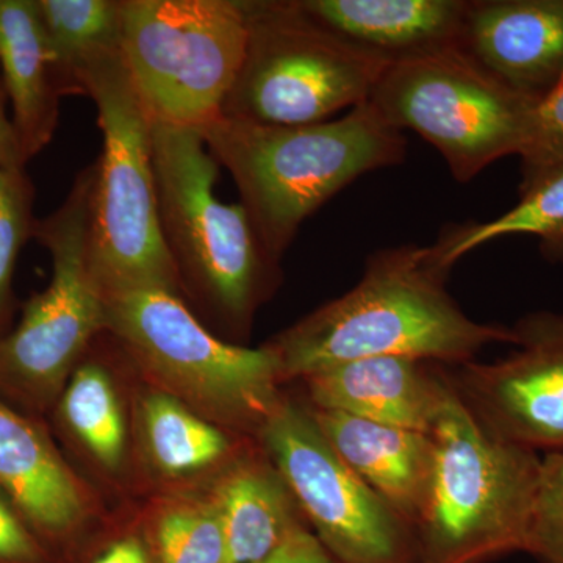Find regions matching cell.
<instances>
[{"mask_svg":"<svg viewBox=\"0 0 563 563\" xmlns=\"http://www.w3.org/2000/svg\"><path fill=\"white\" fill-rule=\"evenodd\" d=\"M368 102L393 128L431 143L459 184L501 158L520 157L537 103L461 47L387 66Z\"/></svg>","mask_w":563,"mask_h":563,"instance_id":"10","label":"cell"},{"mask_svg":"<svg viewBox=\"0 0 563 563\" xmlns=\"http://www.w3.org/2000/svg\"><path fill=\"white\" fill-rule=\"evenodd\" d=\"M210 496L224 523L229 563L261 562L306 528L295 495L262 446L224 466Z\"/></svg>","mask_w":563,"mask_h":563,"instance_id":"19","label":"cell"},{"mask_svg":"<svg viewBox=\"0 0 563 563\" xmlns=\"http://www.w3.org/2000/svg\"><path fill=\"white\" fill-rule=\"evenodd\" d=\"M33 202L35 187L25 166H0V339L11 331L14 269L32 239Z\"/></svg>","mask_w":563,"mask_h":563,"instance_id":"25","label":"cell"},{"mask_svg":"<svg viewBox=\"0 0 563 563\" xmlns=\"http://www.w3.org/2000/svg\"><path fill=\"white\" fill-rule=\"evenodd\" d=\"M0 563H57L20 510L0 490Z\"/></svg>","mask_w":563,"mask_h":563,"instance_id":"28","label":"cell"},{"mask_svg":"<svg viewBox=\"0 0 563 563\" xmlns=\"http://www.w3.org/2000/svg\"><path fill=\"white\" fill-rule=\"evenodd\" d=\"M96 163L77 174L65 201L33 224L52 258V279L0 339V396L24 412L54 409L70 374L106 331V303L90 261Z\"/></svg>","mask_w":563,"mask_h":563,"instance_id":"7","label":"cell"},{"mask_svg":"<svg viewBox=\"0 0 563 563\" xmlns=\"http://www.w3.org/2000/svg\"><path fill=\"white\" fill-rule=\"evenodd\" d=\"M309 409L340 459L415 531L428 504L435 468L431 433Z\"/></svg>","mask_w":563,"mask_h":563,"instance_id":"17","label":"cell"},{"mask_svg":"<svg viewBox=\"0 0 563 563\" xmlns=\"http://www.w3.org/2000/svg\"><path fill=\"white\" fill-rule=\"evenodd\" d=\"M525 553L563 563V451L543 454Z\"/></svg>","mask_w":563,"mask_h":563,"instance_id":"26","label":"cell"},{"mask_svg":"<svg viewBox=\"0 0 563 563\" xmlns=\"http://www.w3.org/2000/svg\"><path fill=\"white\" fill-rule=\"evenodd\" d=\"M0 80L27 165L54 139L65 98L36 0H0Z\"/></svg>","mask_w":563,"mask_h":563,"instance_id":"18","label":"cell"},{"mask_svg":"<svg viewBox=\"0 0 563 563\" xmlns=\"http://www.w3.org/2000/svg\"><path fill=\"white\" fill-rule=\"evenodd\" d=\"M199 133L231 174L263 247L277 262L329 199L363 174L401 165L407 154L404 132L368 101L317 124L263 125L221 117Z\"/></svg>","mask_w":563,"mask_h":563,"instance_id":"2","label":"cell"},{"mask_svg":"<svg viewBox=\"0 0 563 563\" xmlns=\"http://www.w3.org/2000/svg\"><path fill=\"white\" fill-rule=\"evenodd\" d=\"M437 366L383 355L335 363L301 380L313 409L431 433L450 390L448 373Z\"/></svg>","mask_w":563,"mask_h":563,"instance_id":"15","label":"cell"},{"mask_svg":"<svg viewBox=\"0 0 563 563\" xmlns=\"http://www.w3.org/2000/svg\"><path fill=\"white\" fill-rule=\"evenodd\" d=\"M520 198L501 217L485 222L450 225L432 244L444 268L468 252L495 240L512 235H531L551 262L563 261V161L521 166Z\"/></svg>","mask_w":563,"mask_h":563,"instance_id":"20","label":"cell"},{"mask_svg":"<svg viewBox=\"0 0 563 563\" xmlns=\"http://www.w3.org/2000/svg\"><path fill=\"white\" fill-rule=\"evenodd\" d=\"M257 563H342L318 540L309 528L292 532L268 558Z\"/></svg>","mask_w":563,"mask_h":563,"instance_id":"29","label":"cell"},{"mask_svg":"<svg viewBox=\"0 0 563 563\" xmlns=\"http://www.w3.org/2000/svg\"><path fill=\"white\" fill-rule=\"evenodd\" d=\"M242 68L221 117L263 125L332 120L368 101L387 65L321 27L298 0H243Z\"/></svg>","mask_w":563,"mask_h":563,"instance_id":"8","label":"cell"},{"mask_svg":"<svg viewBox=\"0 0 563 563\" xmlns=\"http://www.w3.org/2000/svg\"><path fill=\"white\" fill-rule=\"evenodd\" d=\"M155 187L163 243L180 296L231 336L252 320L280 280L242 203L218 199L220 163L196 129L152 124Z\"/></svg>","mask_w":563,"mask_h":563,"instance_id":"3","label":"cell"},{"mask_svg":"<svg viewBox=\"0 0 563 563\" xmlns=\"http://www.w3.org/2000/svg\"><path fill=\"white\" fill-rule=\"evenodd\" d=\"M431 435L435 468L415 528L420 563L525 553L543 455L488 431L451 383Z\"/></svg>","mask_w":563,"mask_h":563,"instance_id":"5","label":"cell"},{"mask_svg":"<svg viewBox=\"0 0 563 563\" xmlns=\"http://www.w3.org/2000/svg\"><path fill=\"white\" fill-rule=\"evenodd\" d=\"M139 531L154 563H229L224 523L211 496H163Z\"/></svg>","mask_w":563,"mask_h":563,"instance_id":"24","label":"cell"},{"mask_svg":"<svg viewBox=\"0 0 563 563\" xmlns=\"http://www.w3.org/2000/svg\"><path fill=\"white\" fill-rule=\"evenodd\" d=\"M139 421L147 461L168 479L222 470L242 453L233 444L232 433L155 387L141 398Z\"/></svg>","mask_w":563,"mask_h":563,"instance_id":"21","label":"cell"},{"mask_svg":"<svg viewBox=\"0 0 563 563\" xmlns=\"http://www.w3.org/2000/svg\"><path fill=\"white\" fill-rule=\"evenodd\" d=\"M77 85L95 102L102 132L91 202L92 273L103 290L150 287L180 296L158 221L152 122L121 47L91 58Z\"/></svg>","mask_w":563,"mask_h":563,"instance_id":"6","label":"cell"},{"mask_svg":"<svg viewBox=\"0 0 563 563\" xmlns=\"http://www.w3.org/2000/svg\"><path fill=\"white\" fill-rule=\"evenodd\" d=\"M0 490L57 563H74L90 518L84 483L33 415L0 396Z\"/></svg>","mask_w":563,"mask_h":563,"instance_id":"13","label":"cell"},{"mask_svg":"<svg viewBox=\"0 0 563 563\" xmlns=\"http://www.w3.org/2000/svg\"><path fill=\"white\" fill-rule=\"evenodd\" d=\"M461 49L532 101L563 85V0H468Z\"/></svg>","mask_w":563,"mask_h":563,"instance_id":"14","label":"cell"},{"mask_svg":"<svg viewBox=\"0 0 563 563\" xmlns=\"http://www.w3.org/2000/svg\"><path fill=\"white\" fill-rule=\"evenodd\" d=\"M0 166H25L11 122L9 101L0 80Z\"/></svg>","mask_w":563,"mask_h":563,"instance_id":"31","label":"cell"},{"mask_svg":"<svg viewBox=\"0 0 563 563\" xmlns=\"http://www.w3.org/2000/svg\"><path fill=\"white\" fill-rule=\"evenodd\" d=\"M76 563H154L139 531L122 532Z\"/></svg>","mask_w":563,"mask_h":563,"instance_id":"30","label":"cell"},{"mask_svg":"<svg viewBox=\"0 0 563 563\" xmlns=\"http://www.w3.org/2000/svg\"><path fill=\"white\" fill-rule=\"evenodd\" d=\"M255 440L336 561L420 563L413 529L333 451L309 407L285 396Z\"/></svg>","mask_w":563,"mask_h":563,"instance_id":"11","label":"cell"},{"mask_svg":"<svg viewBox=\"0 0 563 563\" xmlns=\"http://www.w3.org/2000/svg\"><path fill=\"white\" fill-rule=\"evenodd\" d=\"M451 269L431 246L399 244L366 258L350 291L269 340L285 383L335 363L399 355L457 366L493 343L514 344L512 328L463 312L446 290Z\"/></svg>","mask_w":563,"mask_h":563,"instance_id":"1","label":"cell"},{"mask_svg":"<svg viewBox=\"0 0 563 563\" xmlns=\"http://www.w3.org/2000/svg\"><path fill=\"white\" fill-rule=\"evenodd\" d=\"M66 435L107 473H120L129 454V421L117 380L88 350L54 406Z\"/></svg>","mask_w":563,"mask_h":563,"instance_id":"22","label":"cell"},{"mask_svg":"<svg viewBox=\"0 0 563 563\" xmlns=\"http://www.w3.org/2000/svg\"><path fill=\"white\" fill-rule=\"evenodd\" d=\"M122 0H36L63 96H80L77 76L96 55L121 47Z\"/></svg>","mask_w":563,"mask_h":563,"instance_id":"23","label":"cell"},{"mask_svg":"<svg viewBox=\"0 0 563 563\" xmlns=\"http://www.w3.org/2000/svg\"><path fill=\"white\" fill-rule=\"evenodd\" d=\"M121 52L152 124L221 118L247 41L243 0H122Z\"/></svg>","mask_w":563,"mask_h":563,"instance_id":"9","label":"cell"},{"mask_svg":"<svg viewBox=\"0 0 563 563\" xmlns=\"http://www.w3.org/2000/svg\"><path fill=\"white\" fill-rule=\"evenodd\" d=\"M514 351L448 373L461 401L481 424L533 453L563 451V313L540 310L512 328Z\"/></svg>","mask_w":563,"mask_h":563,"instance_id":"12","label":"cell"},{"mask_svg":"<svg viewBox=\"0 0 563 563\" xmlns=\"http://www.w3.org/2000/svg\"><path fill=\"white\" fill-rule=\"evenodd\" d=\"M106 331L152 387L221 429L255 439L285 398L279 357L211 331L176 292L106 288Z\"/></svg>","mask_w":563,"mask_h":563,"instance_id":"4","label":"cell"},{"mask_svg":"<svg viewBox=\"0 0 563 563\" xmlns=\"http://www.w3.org/2000/svg\"><path fill=\"white\" fill-rule=\"evenodd\" d=\"M520 158L521 166L563 161V85L533 107L528 141Z\"/></svg>","mask_w":563,"mask_h":563,"instance_id":"27","label":"cell"},{"mask_svg":"<svg viewBox=\"0 0 563 563\" xmlns=\"http://www.w3.org/2000/svg\"><path fill=\"white\" fill-rule=\"evenodd\" d=\"M352 49L391 66L461 46L468 0H298Z\"/></svg>","mask_w":563,"mask_h":563,"instance_id":"16","label":"cell"}]
</instances>
